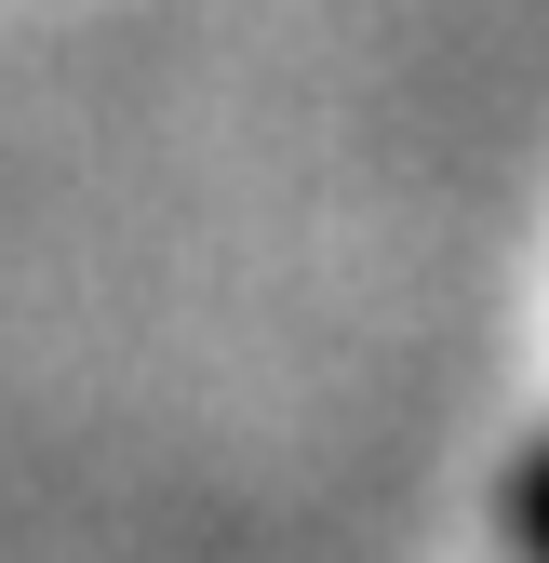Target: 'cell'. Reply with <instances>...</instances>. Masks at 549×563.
Wrapping results in <instances>:
<instances>
[{"mask_svg":"<svg viewBox=\"0 0 549 563\" xmlns=\"http://www.w3.org/2000/svg\"><path fill=\"white\" fill-rule=\"evenodd\" d=\"M523 537H536V563H549V456H536V483H523Z\"/></svg>","mask_w":549,"mask_h":563,"instance_id":"cell-1","label":"cell"}]
</instances>
